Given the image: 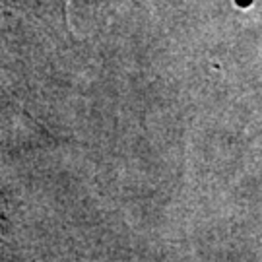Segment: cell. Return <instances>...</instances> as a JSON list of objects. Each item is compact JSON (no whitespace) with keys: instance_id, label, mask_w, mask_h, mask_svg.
<instances>
[]
</instances>
